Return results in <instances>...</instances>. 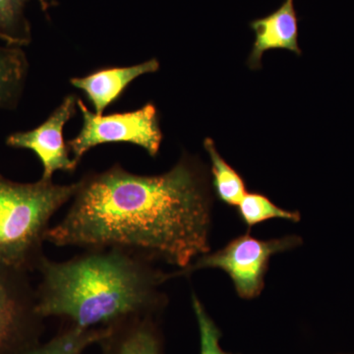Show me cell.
<instances>
[{"instance_id": "10", "label": "cell", "mask_w": 354, "mask_h": 354, "mask_svg": "<svg viewBox=\"0 0 354 354\" xmlns=\"http://www.w3.org/2000/svg\"><path fill=\"white\" fill-rule=\"evenodd\" d=\"M102 342L106 354H162L157 332L148 318L116 326Z\"/></svg>"}, {"instance_id": "1", "label": "cell", "mask_w": 354, "mask_h": 354, "mask_svg": "<svg viewBox=\"0 0 354 354\" xmlns=\"http://www.w3.org/2000/svg\"><path fill=\"white\" fill-rule=\"evenodd\" d=\"M208 174L183 157L167 172L138 176L120 164L86 174L66 215L48 228L55 246L118 248L185 269L209 253Z\"/></svg>"}, {"instance_id": "12", "label": "cell", "mask_w": 354, "mask_h": 354, "mask_svg": "<svg viewBox=\"0 0 354 354\" xmlns=\"http://www.w3.org/2000/svg\"><path fill=\"white\" fill-rule=\"evenodd\" d=\"M204 148L206 149L211 160L213 187L216 196L228 206L237 207L247 193L245 181L221 157L216 150L213 139H205Z\"/></svg>"}, {"instance_id": "8", "label": "cell", "mask_w": 354, "mask_h": 354, "mask_svg": "<svg viewBox=\"0 0 354 354\" xmlns=\"http://www.w3.org/2000/svg\"><path fill=\"white\" fill-rule=\"evenodd\" d=\"M250 28L255 34L252 50L247 59L251 70L262 68V57L266 51L286 50L301 55L295 0H285L274 12L250 22Z\"/></svg>"}, {"instance_id": "11", "label": "cell", "mask_w": 354, "mask_h": 354, "mask_svg": "<svg viewBox=\"0 0 354 354\" xmlns=\"http://www.w3.org/2000/svg\"><path fill=\"white\" fill-rule=\"evenodd\" d=\"M28 64L24 51L18 46H0V109H13L22 95Z\"/></svg>"}, {"instance_id": "4", "label": "cell", "mask_w": 354, "mask_h": 354, "mask_svg": "<svg viewBox=\"0 0 354 354\" xmlns=\"http://www.w3.org/2000/svg\"><path fill=\"white\" fill-rule=\"evenodd\" d=\"M301 243L297 235L261 241L250 234H243L215 253L200 256L185 269L169 274L187 276L201 269H221L234 283L237 295L243 299L259 297L265 286V276L270 259L276 254L286 252Z\"/></svg>"}, {"instance_id": "3", "label": "cell", "mask_w": 354, "mask_h": 354, "mask_svg": "<svg viewBox=\"0 0 354 354\" xmlns=\"http://www.w3.org/2000/svg\"><path fill=\"white\" fill-rule=\"evenodd\" d=\"M78 187L79 181L18 183L0 174V265L24 272L38 270L51 218Z\"/></svg>"}, {"instance_id": "16", "label": "cell", "mask_w": 354, "mask_h": 354, "mask_svg": "<svg viewBox=\"0 0 354 354\" xmlns=\"http://www.w3.org/2000/svg\"><path fill=\"white\" fill-rule=\"evenodd\" d=\"M192 307L199 327L201 354H232L225 353L221 348V330L207 313L206 309L195 293H192Z\"/></svg>"}, {"instance_id": "2", "label": "cell", "mask_w": 354, "mask_h": 354, "mask_svg": "<svg viewBox=\"0 0 354 354\" xmlns=\"http://www.w3.org/2000/svg\"><path fill=\"white\" fill-rule=\"evenodd\" d=\"M150 261L118 248L88 249L64 262L44 257L37 315L66 318L81 329L148 318L164 300L158 286L169 279Z\"/></svg>"}, {"instance_id": "14", "label": "cell", "mask_w": 354, "mask_h": 354, "mask_svg": "<svg viewBox=\"0 0 354 354\" xmlns=\"http://www.w3.org/2000/svg\"><path fill=\"white\" fill-rule=\"evenodd\" d=\"M32 0H0V39L6 46H28L32 41V28L26 17L25 9ZM43 2L46 8L48 3Z\"/></svg>"}, {"instance_id": "9", "label": "cell", "mask_w": 354, "mask_h": 354, "mask_svg": "<svg viewBox=\"0 0 354 354\" xmlns=\"http://www.w3.org/2000/svg\"><path fill=\"white\" fill-rule=\"evenodd\" d=\"M160 69L157 58L127 67H111L93 72L87 76L70 79L73 87L85 93L95 113L104 114L109 106L120 99L128 86L140 76L155 73Z\"/></svg>"}, {"instance_id": "5", "label": "cell", "mask_w": 354, "mask_h": 354, "mask_svg": "<svg viewBox=\"0 0 354 354\" xmlns=\"http://www.w3.org/2000/svg\"><path fill=\"white\" fill-rule=\"evenodd\" d=\"M77 106L82 113V128L67 142L77 164L91 149L104 144H132L143 148L151 157H157L162 132L155 104L149 102L137 111L108 115L92 113L80 97Z\"/></svg>"}, {"instance_id": "13", "label": "cell", "mask_w": 354, "mask_h": 354, "mask_svg": "<svg viewBox=\"0 0 354 354\" xmlns=\"http://www.w3.org/2000/svg\"><path fill=\"white\" fill-rule=\"evenodd\" d=\"M114 327L81 329L71 326L44 346L25 349L20 354H82L92 344L102 342L113 334Z\"/></svg>"}, {"instance_id": "7", "label": "cell", "mask_w": 354, "mask_h": 354, "mask_svg": "<svg viewBox=\"0 0 354 354\" xmlns=\"http://www.w3.org/2000/svg\"><path fill=\"white\" fill-rule=\"evenodd\" d=\"M26 276L0 265V354L17 344L32 319H41L36 313V291Z\"/></svg>"}, {"instance_id": "15", "label": "cell", "mask_w": 354, "mask_h": 354, "mask_svg": "<svg viewBox=\"0 0 354 354\" xmlns=\"http://www.w3.org/2000/svg\"><path fill=\"white\" fill-rule=\"evenodd\" d=\"M237 208L242 221L249 228L272 218H281L292 223H298L301 218L299 212L279 208L269 198L261 193L247 192L237 205Z\"/></svg>"}, {"instance_id": "6", "label": "cell", "mask_w": 354, "mask_h": 354, "mask_svg": "<svg viewBox=\"0 0 354 354\" xmlns=\"http://www.w3.org/2000/svg\"><path fill=\"white\" fill-rule=\"evenodd\" d=\"M78 97L68 95L57 106L48 120L35 129L29 131L15 132L9 135L6 145L15 149H25L36 153L43 165L41 178L53 180L55 171L72 172L77 164L70 158V151L65 143L64 129L76 113Z\"/></svg>"}]
</instances>
